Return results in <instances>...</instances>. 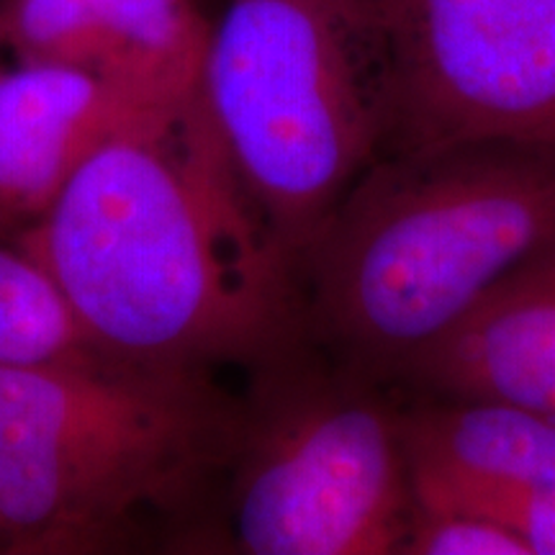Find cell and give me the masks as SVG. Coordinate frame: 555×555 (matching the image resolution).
<instances>
[{
    "mask_svg": "<svg viewBox=\"0 0 555 555\" xmlns=\"http://www.w3.org/2000/svg\"><path fill=\"white\" fill-rule=\"evenodd\" d=\"M116 88L54 62L0 73V234L44 217L103 144L152 114Z\"/></svg>",
    "mask_w": 555,
    "mask_h": 555,
    "instance_id": "cell-8",
    "label": "cell"
},
{
    "mask_svg": "<svg viewBox=\"0 0 555 555\" xmlns=\"http://www.w3.org/2000/svg\"><path fill=\"white\" fill-rule=\"evenodd\" d=\"M551 245L555 150L384 152L298 262L309 335L360 376L401 378Z\"/></svg>",
    "mask_w": 555,
    "mask_h": 555,
    "instance_id": "cell-2",
    "label": "cell"
},
{
    "mask_svg": "<svg viewBox=\"0 0 555 555\" xmlns=\"http://www.w3.org/2000/svg\"><path fill=\"white\" fill-rule=\"evenodd\" d=\"M237 427L217 373L0 365V553H201Z\"/></svg>",
    "mask_w": 555,
    "mask_h": 555,
    "instance_id": "cell-3",
    "label": "cell"
},
{
    "mask_svg": "<svg viewBox=\"0 0 555 555\" xmlns=\"http://www.w3.org/2000/svg\"><path fill=\"white\" fill-rule=\"evenodd\" d=\"M101 358L37 262L0 245V365L80 363Z\"/></svg>",
    "mask_w": 555,
    "mask_h": 555,
    "instance_id": "cell-11",
    "label": "cell"
},
{
    "mask_svg": "<svg viewBox=\"0 0 555 555\" xmlns=\"http://www.w3.org/2000/svg\"><path fill=\"white\" fill-rule=\"evenodd\" d=\"M399 380L555 414V245L527 260Z\"/></svg>",
    "mask_w": 555,
    "mask_h": 555,
    "instance_id": "cell-10",
    "label": "cell"
},
{
    "mask_svg": "<svg viewBox=\"0 0 555 555\" xmlns=\"http://www.w3.org/2000/svg\"><path fill=\"white\" fill-rule=\"evenodd\" d=\"M249 376L201 553L399 555L414 494L376 380L317 358L311 335Z\"/></svg>",
    "mask_w": 555,
    "mask_h": 555,
    "instance_id": "cell-5",
    "label": "cell"
},
{
    "mask_svg": "<svg viewBox=\"0 0 555 555\" xmlns=\"http://www.w3.org/2000/svg\"><path fill=\"white\" fill-rule=\"evenodd\" d=\"M416 506L468 509L555 486V414L499 399L435 397L401 412Z\"/></svg>",
    "mask_w": 555,
    "mask_h": 555,
    "instance_id": "cell-9",
    "label": "cell"
},
{
    "mask_svg": "<svg viewBox=\"0 0 555 555\" xmlns=\"http://www.w3.org/2000/svg\"><path fill=\"white\" fill-rule=\"evenodd\" d=\"M198 93L298 273L319 227L384 150L376 0H227Z\"/></svg>",
    "mask_w": 555,
    "mask_h": 555,
    "instance_id": "cell-4",
    "label": "cell"
},
{
    "mask_svg": "<svg viewBox=\"0 0 555 555\" xmlns=\"http://www.w3.org/2000/svg\"><path fill=\"white\" fill-rule=\"evenodd\" d=\"M404 555H530L522 540L506 527L481 515L461 509H437L416 506L406 540Z\"/></svg>",
    "mask_w": 555,
    "mask_h": 555,
    "instance_id": "cell-12",
    "label": "cell"
},
{
    "mask_svg": "<svg viewBox=\"0 0 555 555\" xmlns=\"http://www.w3.org/2000/svg\"><path fill=\"white\" fill-rule=\"evenodd\" d=\"M461 512L494 519L522 540L530 555H555V486L515 491Z\"/></svg>",
    "mask_w": 555,
    "mask_h": 555,
    "instance_id": "cell-13",
    "label": "cell"
},
{
    "mask_svg": "<svg viewBox=\"0 0 555 555\" xmlns=\"http://www.w3.org/2000/svg\"><path fill=\"white\" fill-rule=\"evenodd\" d=\"M3 29L21 62L82 69L147 108L198 93L211 37L196 0H11Z\"/></svg>",
    "mask_w": 555,
    "mask_h": 555,
    "instance_id": "cell-7",
    "label": "cell"
},
{
    "mask_svg": "<svg viewBox=\"0 0 555 555\" xmlns=\"http://www.w3.org/2000/svg\"><path fill=\"white\" fill-rule=\"evenodd\" d=\"M384 152L517 142L555 150V0H376Z\"/></svg>",
    "mask_w": 555,
    "mask_h": 555,
    "instance_id": "cell-6",
    "label": "cell"
},
{
    "mask_svg": "<svg viewBox=\"0 0 555 555\" xmlns=\"http://www.w3.org/2000/svg\"><path fill=\"white\" fill-rule=\"evenodd\" d=\"M111 363L247 371L309 337L294 262L193 95L121 131L13 234Z\"/></svg>",
    "mask_w": 555,
    "mask_h": 555,
    "instance_id": "cell-1",
    "label": "cell"
}]
</instances>
